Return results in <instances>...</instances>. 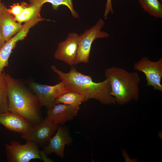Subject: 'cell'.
<instances>
[{
	"mask_svg": "<svg viewBox=\"0 0 162 162\" xmlns=\"http://www.w3.org/2000/svg\"><path fill=\"white\" fill-rule=\"evenodd\" d=\"M51 69L64 82L69 91L76 92L84 95V102L93 99L104 104H116L115 98L111 94V87L107 79L101 82H94L91 76L80 73L73 66L67 73L58 70L54 65L51 66Z\"/></svg>",
	"mask_w": 162,
	"mask_h": 162,
	"instance_id": "cell-1",
	"label": "cell"
},
{
	"mask_svg": "<svg viewBox=\"0 0 162 162\" xmlns=\"http://www.w3.org/2000/svg\"><path fill=\"white\" fill-rule=\"evenodd\" d=\"M8 94V110L20 115L33 125L43 120L41 107L34 93L20 80L4 73Z\"/></svg>",
	"mask_w": 162,
	"mask_h": 162,
	"instance_id": "cell-2",
	"label": "cell"
},
{
	"mask_svg": "<svg viewBox=\"0 0 162 162\" xmlns=\"http://www.w3.org/2000/svg\"><path fill=\"white\" fill-rule=\"evenodd\" d=\"M104 75L110 82L111 94L115 98L116 104L123 105L139 100L140 78L138 73L114 66L106 69Z\"/></svg>",
	"mask_w": 162,
	"mask_h": 162,
	"instance_id": "cell-3",
	"label": "cell"
},
{
	"mask_svg": "<svg viewBox=\"0 0 162 162\" xmlns=\"http://www.w3.org/2000/svg\"><path fill=\"white\" fill-rule=\"evenodd\" d=\"M104 22L99 19L95 25L88 30H86L79 36L78 47L74 65L83 62H89L91 46L93 42L98 38H108L109 35L106 32L102 31L104 26Z\"/></svg>",
	"mask_w": 162,
	"mask_h": 162,
	"instance_id": "cell-4",
	"label": "cell"
},
{
	"mask_svg": "<svg viewBox=\"0 0 162 162\" xmlns=\"http://www.w3.org/2000/svg\"><path fill=\"white\" fill-rule=\"evenodd\" d=\"M5 147L8 162H29L32 159H41L37 143L33 141H27L21 144L14 140L9 144H5Z\"/></svg>",
	"mask_w": 162,
	"mask_h": 162,
	"instance_id": "cell-5",
	"label": "cell"
},
{
	"mask_svg": "<svg viewBox=\"0 0 162 162\" xmlns=\"http://www.w3.org/2000/svg\"><path fill=\"white\" fill-rule=\"evenodd\" d=\"M30 89L37 97L41 107L47 109L53 106L56 99L62 94L69 91L64 82L53 86L40 84L32 81L29 84Z\"/></svg>",
	"mask_w": 162,
	"mask_h": 162,
	"instance_id": "cell-6",
	"label": "cell"
},
{
	"mask_svg": "<svg viewBox=\"0 0 162 162\" xmlns=\"http://www.w3.org/2000/svg\"><path fill=\"white\" fill-rule=\"evenodd\" d=\"M134 70L143 72L147 81L146 86H152L155 90L162 92V58L151 61L146 57H142L134 64Z\"/></svg>",
	"mask_w": 162,
	"mask_h": 162,
	"instance_id": "cell-7",
	"label": "cell"
},
{
	"mask_svg": "<svg viewBox=\"0 0 162 162\" xmlns=\"http://www.w3.org/2000/svg\"><path fill=\"white\" fill-rule=\"evenodd\" d=\"M44 20V18H40L33 19L25 23L19 32L9 40L5 41L0 49V75L4 68L8 66L9 58L18 42L25 39L31 28L38 22Z\"/></svg>",
	"mask_w": 162,
	"mask_h": 162,
	"instance_id": "cell-8",
	"label": "cell"
},
{
	"mask_svg": "<svg viewBox=\"0 0 162 162\" xmlns=\"http://www.w3.org/2000/svg\"><path fill=\"white\" fill-rule=\"evenodd\" d=\"M59 126L46 117L39 124L33 125L28 132L22 134L21 136L27 141L44 144L54 135Z\"/></svg>",
	"mask_w": 162,
	"mask_h": 162,
	"instance_id": "cell-9",
	"label": "cell"
},
{
	"mask_svg": "<svg viewBox=\"0 0 162 162\" xmlns=\"http://www.w3.org/2000/svg\"><path fill=\"white\" fill-rule=\"evenodd\" d=\"M79 37V35L75 33H69L64 41L58 44L54 54L55 58L63 61L71 66L74 65Z\"/></svg>",
	"mask_w": 162,
	"mask_h": 162,
	"instance_id": "cell-10",
	"label": "cell"
},
{
	"mask_svg": "<svg viewBox=\"0 0 162 162\" xmlns=\"http://www.w3.org/2000/svg\"><path fill=\"white\" fill-rule=\"evenodd\" d=\"M73 139L68 128L65 126H59L54 135L50 139L48 145L45 147L43 151L48 155L55 153L59 157L63 158L66 145H70Z\"/></svg>",
	"mask_w": 162,
	"mask_h": 162,
	"instance_id": "cell-11",
	"label": "cell"
},
{
	"mask_svg": "<svg viewBox=\"0 0 162 162\" xmlns=\"http://www.w3.org/2000/svg\"><path fill=\"white\" fill-rule=\"evenodd\" d=\"M0 124L9 130L22 134L28 132L33 126L20 115L9 111L0 113Z\"/></svg>",
	"mask_w": 162,
	"mask_h": 162,
	"instance_id": "cell-12",
	"label": "cell"
},
{
	"mask_svg": "<svg viewBox=\"0 0 162 162\" xmlns=\"http://www.w3.org/2000/svg\"><path fill=\"white\" fill-rule=\"evenodd\" d=\"M79 110L69 105L57 104L48 109L46 117L54 124L62 125L76 116Z\"/></svg>",
	"mask_w": 162,
	"mask_h": 162,
	"instance_id": "cell-13",
	"label": "cell"
},
{
	"mask_svg": "<svg viewBox=\"0 0 162 162\" xmlns=\"http://www.w3.org/2000/svg\"><path fill=\"white\" fill-rule=\"evenodd\" d=\"M0 26L5 41L15 35L23 26L21 23L15 20L3 3L0 8Z\"/></svg>",
	"mask_w": 162,
	"mask_h": 162,
	"instance_id": "cell-14",
	"label": "cell"
},
{
	"mask_svg": "<svg viewBox=\"0 0 162 162\" xmlns=\"http://www.w3.org/2000/svg\"><path fill=\"white\" fill-rule=\"evenodd\" d=\"M30 4L26 7L22 13L14 17L20 23L26 22L31 20L41 18L40 12L44 4L43 0H29Z\"/></svg>",
	"mask_w": 162,
	"mask_h": 162,
	"instance_id": "cell-15",
	"label": "cell"
},
{
	"mask_svg": "<svg viewBox=\"0 0 162 162\" xmlns=\"http://www.w3.org/2000/svg\"><path fill=\"white\" fill-rule=\"evenodd\" d=\"M85 97L83 95L73 91H68L58 97L55 104H62L69 105L80 109V105L84 102Z\"/></svg>",
	"mask_w": 162,
	"mask_h": 162,
	"instance_id": "cell-16",
	"label": "cell"
},
{
	"mask_svg": "<svg viewBox=\"0 0 162 162\" xmlns=\"http://www.w3.org/2000/svg\"><path fill=\"white\" fill-rule=\"evenodd\" d=\"M146 12L156 18H162V4L159 0H138Z\"/></svg>",
	"mask_w": 162,
	"mask_h": 162,
	"instance_id": "cell-17",
	"label": "cell"
},
{
	"mask_svg": "<svg viewBox=\"0 0 162 162\" xmlns=\"http://www.w3.org/2000/svg\"><path fill=\"white\" fill-rule=\"evenodd\" d=\"M4 73L2 72L0 75V113L8 111V89Z\"/></svg>",
	"mask_w": 162,
	"mask_h": 162,
	"instance_id": "cell-18",
	"label": "cell"
},
{
	"mask_svg": "<svg viewBox=\"0 0 162 162\" xmlns=\"http://www.w3.org/2000/svg\"><path fill=\"white\" fill-rule=\"evenodd\" d=\"M44 3L49 2L52 5L53 10H57L61 5H64L67 7L70 10L72 16L75 18H79V15L73 7L72 0H43Z\"/></svg>",
	"mask_w": 162,
	"mask_h": 162,
	"instance_id": "cell-19",
	"label": "cell"
},
{
	"mask_svg": "<svg viewBox=\"0 0 162 162\" xmlns=\"http://www.w3.org/2000/svg\"><path fill=\"white\" fill-rule=\"evenodd\" d=\"M28 5L27 3L24 2H22L20 4L14 3L10 6V8L8 9V11L14 17L21 14Z\"/></svg>",
	"mask_w": 162,
	"mask_h": 162,
	"instance_id": "cell-20",
	"label": "cell"
},
{
	"mask_svg": "<svg viewBox=\"0 0 162 162\" xmlns=\"http://www.w3.org/2000/svg\"><path fill=\"white\" fill-rule=\"evenodd\" d=\"M105 7L104 14V19L105 20L107 18L108 15L110 12H111L112 14H113L114 13L111 0H107Z\"/></svg>",
	"mask_w": 162,
	"mask_h": 162,
	"instance_id": "cell-21",
	"label": "cell"
},
{
	"mask_svg": "<svg viewBox=\"0 0 162 162\" xmlns=\"http://www.w3.org/2000/svg\"><path fill=\"white\" fill-rule=\"evenodd\" d=\"M5 42L2 29L0 26V49L4 45Z\"/></svg>",
	"mask_w": 162,
	"mask_h": 162,
	"instance_id": "cell-22",
	"label": "cell"
},
{
	"mask_svg": "<svg viewBox=\"0 0 162 162\" xmlns=\"http://www.w3.org/2000/svg\"><path fill=\"white\" fill-rule=\"evenodd\" d=\"M1 0H0V8L1 7V5L2 4L1 3Z\"/></svg>",
	"mask_w": 162,
	"mask_h": 162,
	"instance_id": "cell-23",
	"label": "cell"
}]
</instances>
